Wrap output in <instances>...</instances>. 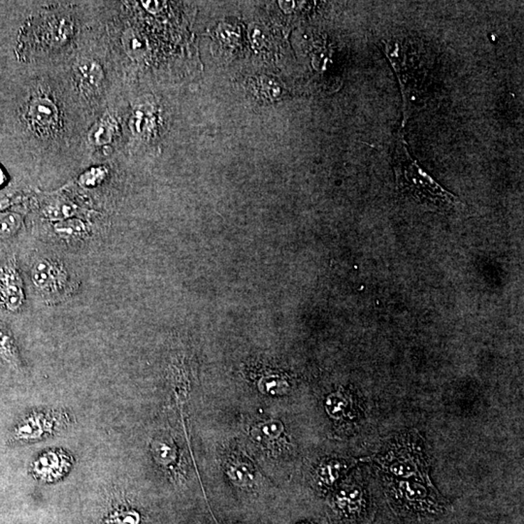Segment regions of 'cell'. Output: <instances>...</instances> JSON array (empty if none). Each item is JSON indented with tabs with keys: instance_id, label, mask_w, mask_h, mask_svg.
Instances as JSON below:
<instances>
[{
	"instance_id": "8fae6325",
	"label": "cell",
	"mask_w": 524,
	"mask_h": 524,
	"mask_svg": "<svg viewBox=\"0 0 524 524\" xmlns=\"http://www.w3.org/2000/svg\"><path fill=\"white\" fill-rule=\"evenodd\" d=\"M253 467L242 461H229L226 464V474L236 486L245 488L251 486L254 479Z\"/></svg>"
},
{
	"instance_id": "44dd1931",
	"label": "cell",
	"mask_w": 524,
	"mask_h": 524,
	"mask_svg": "<svg viewBox=\"0 0 524 524\" xmlns=\"http://www.w3.org/2000/svg\"><path fill=\"white\" fill-rule=\"evenodd\" d=\"M105 174V170L101 169V168L91 169L81 177L82 184L88 185V187H93V185L98 184L103 179Z\"/></svg>"
},
{
	"instance_id": "7c38bea8",
	"label": "cell",
	"mask_w": 524,
	"mask_h": 524,
	"mask_svg": "<svg viewBox=\"0 0 524 524\" xmlns=\"http://www.w3.org/2000/svg\"><path fill=\"white\" fill-rule=\"evenodd\" d=\"M353 464L344 461H330L323 462L318 468L316 477L321 483L330 486L333 484L340 478L341 475L348 470Z\"/></svg>"
},
{
	"instance_id": "3957f363",
	"label": "cell",
	"mask_w": 524,
	"mask_h": 524,
	"mask_svg": "<svg viewBox=\"0 0 524 524\" xmlns=\"http://www.w3.org/2000/svg\"><path fill=\"white\" fill-rule=\"evenodd\" d=\"M31 276L36 291L50 304L68 298L78 288L72 274L59 259H37L32 264Z\"/></svg>"
},
{
	"instance_id": "ffe728a7",
	"label": "cell",
	"mask_w": 524,
	"mask_h": 524,
	"mask_svg": "<svg viewBox=\"0 0 524 524\" xmlns=\"http://www.w3.org/2000/svg\"><path fill=\"white\" fill-rule=\"evenodd\" d=\"M82 82L86 86H96L101 79L100 69L93 63H86L80 66Z\"/></svg>"
},
{
	"instance_id": "5b68a950",
	"label": "cell",
	"mask_w": 524,
	"mask_h": 524,
	"mask_svg": "<svg viewBox=\"0 0 524 524\" xmlns=\"http://www.w3.org/2000/svg\"><path fill=\"white\" fill-rule=\"evenodd\" d=\"M390 499L399 510L415 516H436L443 513L446 502L434 486L411 481H393L389 486Z\"/></svg>"
},
{
	"instance_id": "603a6c76",
	"label": "cell",
	"mask_w": 524,
	"mask_h": 524,
	"mask_svg": "<svg viewBox=\"0 0 524 524\" xmlns=\"http://www.w3.org/2000/svg\"><path fill=\"white\" fill-rule=\"evenodd\" d=\"M299 524H313V523H299Z\"/></svg>"
},
{
	"instance_id": "7402d4cb",
	"label": "cell",
	"mask_w": 524,
	"mask_h": 524,
	"mask_svg": "<svg viewBox=\"0 0 524 524\" xmlns=\"http://www.w3.org/2000/svg\"><path fill=\"white\" fill-rule=\"evenodd\" d=\"M5 181H6V176H5L3 169L0 167V187H1V185H3Z\"/></svg>"
},
{
	"instance_id": "2e32d148",
	"label": "cell",
	"mask_w": 524,
	"mask_h": 524,
	"mask_svg": "<svg viewBox=\"0 0 524 524\" xmlns=\"http://www.w3.org/2000/svg\"><path fill=\"white\" fill-rule=\"evenodd\" d=\"M115 125L111 118H106L98 123V127L93 130L91 134V142L95 145H105L110 143L115 134Z\"/></svg>"
},
{
	"instance_id": "ba28073f",
	"label": "cell",
	"mask_w": 524,
	"mask_h": 524,
	"mask_svg": "<svg viewBox=\"0 0 524 524\" xmlns=\"http://www.w3.org/2000/svg\"><path fill=\"white\" fill-rule=\"evenodd\" d=\"M364 493L360 486H346L338 493L336 505L347 516H358L365 508Z\"/></svg>"
},
{
	"instance_id": "9c48e42d",
	"label": "cell",
	"mask_w": 524,
	"mask_h": 524,
	"mask_svg": "<svg viewBox=\"0 0 524 524\" xmlns=\"http://www.w3.org/2000/svg\"><path fill=\"white\" fill-rule=\"evenodd\" d=\"M0 358L15 369L22 367L21 357L13 335L0 323Z\"/></svg>"
},
{
	"instance_id": "7a4b0ae2",
	"label": "cell",
	"mask_w": 524,
	"mask_h": 524,
	"mask_svg": "<svg viewBox=\"0 0 524 524\" xmlns=\"http://www.w3.org/2000/svg\"><path fill=\"white\" fill-rule=\"evenodd\" d=\"M372 461L395 476L420 479L424 484L432 486L429 477V464L417 438L411 434L396 437L387 445L383 454L372 457Z\"/></svg>"
},
{
	"instance_id": "5bb4252c",
	"label": "cell",
	"mask_w": 524,
	"mask_h": 524,
	"mask_svg": "<svg viewBox=\"0 0 524 524\" xmlns=\"http://www.w3.org/2000/svg\"><path fill=\"white\" fill-rule=\"evenodd\" d=\"M350 407V402L348 401V398L340 392L330 394L325 401L326 412L335 419H340L341 417H345Z\"/></svg>"
},
{
	"instance_id": "9a60e30c",
	"label": "cell",
	"mask_w": 524,
	"mask_h": 524,
	"mask_svg": "<svg viewBox=\"0 0 524 524\" xmlns=\"http://www.w3.org/2000/svg\"><path fill=\"white\" fill-rule=\"evenodd\" d=\"M54 229L63 239H76L83 236L86 232L85 224L77 219H68L54 224Z\"/></svg>"
},
{
	"instance_id": "30bf717a",
	"label": "cell",
	"mask_w": 524,
	"mask_h": 524,
	"mask_svg": "<svg viewBox=\"0 0 524 524\" xmlns=\"http://www.w3.org/2000/svg\"><path fill=\"white\" fill-rule=\"evenodd\" d=\"M31 117L39 127L50 128L56 120V106L47 98H38L31 105Z\"/></svg>"
},
{
	"instance_id": "277c9868",
	"label": "cell",
	"mask_w": 524,
	"mask_h": 524,
	"mask_svg": "<svg viewBox=\"0 0 524 524\" xmlns=\"http://www.w3.org/2000/svg\"><path fill=\"white\" fill-rule=\"evenodd\" d=\"M70 424V417L63 410H34L15 425L10 441L19 445L38 443L63 433Z\"/></svg>"
},
{
	"instance_id": "ac0fdd59",
	"label": "cell",
	"mask_w": 524,
	"mask_h": 524,
	"mask_svg": "<svg viewBox=\"0 0 524 524\" xmlns=\"http://www.w3.org/2000/svg\"><path fill=\"white\" fill-rule=\"evenodd\" d=\"M21 224V217L17 214H6L0 216V237L6 238L13 236Z\"/></svg>"
},
{
	"instance_id": "8992f818",
	"label": "cell",
	"mask_w": 524,
	"mask_h": 524,
	"mask_svg": "<svg viewBox=\"0 0 524 524\" xmlns=\"http://www.w3.org/2000/svg\"><path fill=\"white\" fill-rule=\"evenodd\" d=\"M73 458L68 452L52 449L43 452L31 465L34 478L44 483H54L63 479L72 467Z\"/></svg>"
},
{
	"instance_id": "e0dca14e",
	"label": "cell",
	"mask_w": 524,
	"mask_h": 524,
	"mask_svg": "<svg viewBox=\"0 0 524 524\" xmlns=\"http://www.w3.org/2000/svg\"><path fill=\"white\" fill-rule=\"evenodd\" d=\"M259 387L261 392L272 395V396H281V395L285 394L288 390V383L279 377H268L265 379H261Z\"/></svg>"
},
{
	"instance_id": "6da1fadb",
	"label": "cell",
	"mask_w": 524,
	"mask_h": 524,
	"mask_svg": "<svg viewBox=\"0 0 524 524\" xmlns=\"http://www.w3.org/2000/svg\"><path fill=\"white\" fill-rule=\"evenodd\" d=\"M394 170L398 187L411 194L420 203L434 204L440 208L449 209L461 203L458 199L447 192L438 182L419 167L410 155L402 135L395 142Z\"/></svg>"
},
{
	"instance_id": "4fadbf2b",
	"label": "cell",
	"mask_w": 524,
	"mask_h": 524,
	"mask_svg": "<svg viewBox=\"0 0 524 524\" xmlns=\"http://www.w3.org/2000/svg\"><path fill=\"white\" fill-rule=\"evenodd\" d=\"M284 432V424L280 420L269 419L256 424L252 430V436L259 442H272L278 439Z\"/></svg>"
},
{
	"instance_id": "d6986e66",
	"label": "cell",
	"mask_w": 524,
	"mask_h": 524,
	"mask_svg": "<svg viewBox=\"0 0 524 524\" xmlns=\"http://www.w3.org/2000/svg\"><path fill=\"white\" fill-rule=\"evenodd\" d=\"M154 454L157 461L162 464H169L176 458V451L171 445L164 441L157 442L154 446Z\"/></svg>"
},
{
	"instance_id": "52a82bcc",
	"label": "cell",
	"mask_w": 524,
	"mask_h": 524,
	"mask_svg": "<svg viewBox=\"0 0 524 524\" xmlns=\"http://www.w3.org/2000/svg\"><path fill=\"white\" fill-rule=\"evenodd\" d=\"M24 299L23 281L16 262L9 259L0 266V306L9 312H19Z\"/></svg>"
}]
</instances>
